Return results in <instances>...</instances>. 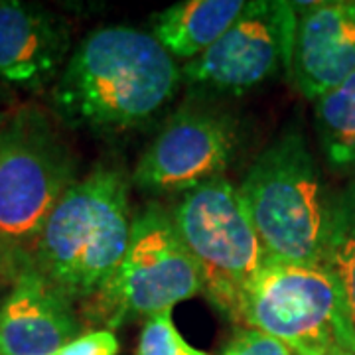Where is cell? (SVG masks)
<instances>
[{
    "mask_svg": "<svg viewBox=\"0 0 355 355\" xmlns=\"http://www.w3.org/2000/svg\"><path fill=\"white\" fill-rule=\"evenodd\" d=\"M180 83L182 69L153 34L103 26L71 51L51 87V111L71 130L119 137L154 123Z\"/></svg>",
    "mask_w": 355,
    "mask_h": 355,
    "instance_id": "1",
    "label": "cell"
},
{
    "mask_svg": "<svg viewBox=\"0 0 355 355\" xmlns=\"http://www.w3.org/2000/svg\"><path fill=\"white\" fill-rule=\"evenodd\" d=\"M132 229L130 178L97 164L53 207L30 261L71 302L93 298L127 253Z\"/></svg>",
    "mask_w": 355,
    "mask_h": 355,
    "instance_id": "2",
    "label": "cell"
},
{
    "mask_svg": "<svg viewBox=\"0 0 355 355\" xmlns=\"http://www.w3.org/2000/svg\"><path fill=\"white\" fill-rule=\"evenodd\" d=\"M239 196L270 263L324 266L334 198L300 125L292 123L259 154Z\"/></svg>",
    "mask_w": 355,
    "mask_h": 355,
    "instance_id": "3",
    "label": "cell"
},
{
    "mask_svg": "<svg viewBox=\"0 0 355 355\" xmlns=\"http://www.w3.org/2000/svg\"><path fill=\"white\" fill-rule=\"evenodd\" d=\"M77 160L48 111L22 105L0 127V243L14 263L34 243L64 193Z\"/></svg>",
    "mask_w": 355,
    "mask_h": 355,
    "instance_id": "4",
    "label": "cell"
},
{
    "mask_svg": "<svg viewBox=\"0 0 355 355\" xmlns=\"http://www.w3.org/2000/svg\"><path fill=\"white\" fill-rule=\"evenodd\" d=\"M198 294H203L202 272L178 233L172 211L160 202H148L132 216L123 263L101 291L81 302V316L113 331L128 320L172 310Z\"/></svg>",
    "mask_w": 355,
    "mask_h": 355,
    "instance_id": "5",
    "label": "cell"
},
{
    "mask_svg": "<svg viewBox=\"0 0 355 355\" xmlns=\"http://www.w3.org/2000/svg\"><path fill=\"white\" fill-rule=\"evenodd\" d=\"M178 233L203 279V296L237 324L249 282L268 263L249 211L225 176L184 191L172 209Z\"/></svg>",
    "mask_w": 355,
    "mask_h": 355,
    "instance_id": "6",
    "label": "cell"
},
{
    "mask_svg": "<svg viewBox=\"0 0 355 355\" xmlns=\"http://www.w3.org/2000/svg\"><path fill=\"white\" fill-rule=\"evenodd\" d=\"M237 324L272 336L292 355L352 354L342 284L326 266L268 261L243 292Z\"/></svg>",
    "mask_w": 355,
    "mask_h": 355,
    "instance_id": "7",
    "label": "cell"
},
{
    "mask_svg": "<svg viewBox=\"0 0 355 355\" xmlns=\"http://www.w3.org/2000/svg\"><path fill=\"white\" fill-rule=\"evenodd\" d=\"M298 12L286 0H253L217 40L182 67L191 97H239L292 73Z\"/></svg>",
    "mask_w": 355,
    "mask_h": 355,
    "instance_id": "8",
    "label": "cell"
},
{
    "mask_svg": "<svg viewBox=\"0 0 355 355\" xmlns=\"http://www.w3.org/2000/svg\"><path fill=\"white\" fill-rule=\"evenodd\" d=\"M211 101L190 95L168 116L130 176L140 191L182 196L225 174L239 150L241 128L235 114Z\"/></svg>",
    "mask_w": 355,
    "mask_h": 355,
    "instance_id": "9",
    "label": "cell"
},
{
    "mask_svg": "<svg viewBox=\"0 0 355 355\" xmlns=\"http://www.w3.org/2000/svg\"><path fill=\"white\" fill-rule=\"evenodd\" d=\"M12 265V288L0 304V355H51L81 336L73 302L46 279L30 257Z\"/></svg>",
    "mask_w": 355,
    "mask_h": 355,
    "instance_id": "10",
    "label": "cell"
},
{
    "mask_svg": "<svg viewBox=\"0 0 355 355\" xmlns=\"http://www.w3.org/2000/svg\"><path fill=\"white\" fill-rule=\"evenodd\" d=\"M71 50L67 20L46 6L0 0V79L28 93L58 81Z\"/></svg>",
    "mask_w": 355,
    "mask_h": 355,
    "instance_id": "11",
    "label": "cell"
},
{
    "mask_svg": "<svg viewBox=\"0 0 355 355\" xmlns=\"http://www.w3.org/2000/svg\"><path fill=\"white\" fill-rule=\"evenodd\" d=\"M298 16L292 76L318 99L355 71V2H292Z\"/></svg>",
    "mask_w": 355,
    "mask_h": 355,
    "instance_id": "12",
    "label": "cell"
},
{
    "mask_svg": "<svg viewBox=\"0 0 355 355\" xmlns=\"http://www.w3.org/2000/svg\"><path fill=\"white\" fill-rule=\"evenodd\" d=\"M247 2L241 0H184L153 14V38L174 60H196L221 38Z\"/></svg>",
    "mask_w": 355,
    "mask_h": 355,
    "instance_id": "13",
    "label": "cell"
},
{
    "mask_svg": "<svg viewBox=\"0 0 355 355\" xmlns=\"http://www.w3.org/2000/svg\"><path fill=\"white\" fill-rule=\"evenodd\" d=\"M316 130L336 174H355V71L316 99Z\"/></svg>",
    "mask_w": 355,
    "mask_h": 355,
    "instance_id": "14",
    "label": "cell"
},
{
    "mask_svg": "<svg viewBox=\"0 0 355 355\" xmlns=\"http://www.w3.org/2000/svg\"><path fill=\"white\" fill-rule=\"evenodd\" d=\"M135 355H209L196 349L182 338L172 320V310H164L144 320Z\"/></svg>",
    "mask_w": 355,
    "mask_h": 355,
    "instance_id": "15",
    "label": "cell"
},
{
    "mask_svg": "<svg viewBox=\"0 0 355 355\" xmlns=\"http://www.w3.org/2000/svg\"><path fill=\"white\" fill-rule=\"evenodd\" d=\"M328 249L355 251V176L331 202V225Z\"/></svg>",
    "mask_w": 355,
    "mask_h": 355,
    "instance_id": "16",
    "label": "cell"
},
{
    "mask_svg": "<svg viewBox=\"0 0 355 355\" xmlns=\"http://www.w3.org/2000/svg\"><path fill=\"white\" fill-rule=\"evenodd\" d=\"M223 355H292V352L272 336L253 328H241L233 336Z\"/></svg>",
    "mask_w": 355,
    "mask_h": 355,
    "instance_id": "17",
    "label": "cell"
},
{
    "mask_svg": "<svg viewBox=\"0 0 355 355\" xmlns=\"http://www.w3.org/2000/svg\"><path fill=\"white\" fill-rule=\"evenodd\" d=\"M51 355H119V340L113 331L93 330L81 334Z\"/></svg>",
    "mask_w": 355,
    "mask_h": 355,
    "instance_id": "18",
    "label": "cell"
},
{
    "mask_svg": "<svg viewBox=\"0 0 355 355\" xmlns=\"http://www.w3.org/2000/svg\"><path fill=\"white\" fill-rule=\"evenodd\" d=\"M326 355H354V354H349V352H347V349H343V347H334V349H330Z\"/></svg>",
    "mask_w": 355,
    "mask_h": 355,
    "instance_id": "19",
    "label": "cell"
},
{
    "mask_svg": "<svg viewBox=\"0 0 355 355\" xmlns=\"http://www.w3.org/2000/svg\"><path fill=\"white\" fill-rule=\"evenodd\" d=\"M8 119V114L4 113V109H2V99H0V127L4 125V121Z\"/></svg>",
    "mask_w": 355,
    "mask_h": 355,
    "instance_id": "20",
    "label": "cell"
},
{
    "mask_svg": "<svg viewBox=\"0 0 355 355\" xmlns=\"http://www.w3.org/2000/svg\"><path fill=\"white\" fill-rule=\"evenodd\" d=\"M0 275H2V247H0Z\"/></svg>",
    "mask_w": 355,
    "mask_h": 355,
    "instance_id": "21",
    "label": "cell"
}]
</instances>
